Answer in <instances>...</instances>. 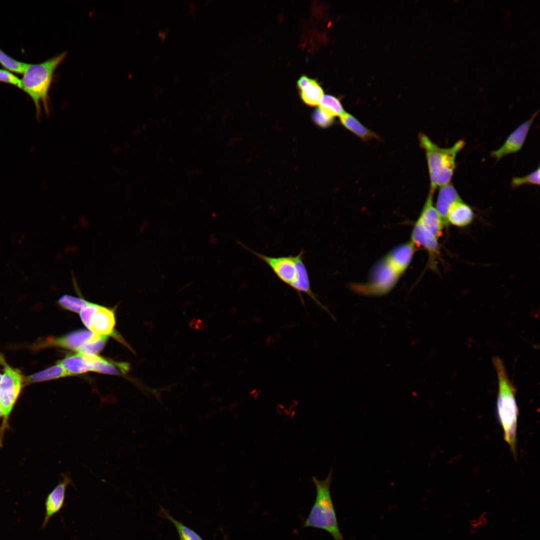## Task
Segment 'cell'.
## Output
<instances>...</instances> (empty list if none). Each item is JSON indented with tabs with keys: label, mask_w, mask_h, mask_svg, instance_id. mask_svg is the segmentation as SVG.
<instances>
[{
	"label": "cell",
	"mask_w": 540,
	"mask_h": 540,
	"mask_svg": "<svg viewBox=\"0 0 540 540\" xmlns=\"http://www.w3.org/2000/svg\"><path fill=\"white\" fill-rule=\"evenodd\" d=\"M0 128L13 140L45 148L56 127L36 122L12 108L0 96Z\"/></svg>",
	"instance_id": "obj_2"
},
{
	"label": "cell",
	"mask_w": 540,
	"mask_h": 540,
	"mask_svg": "<svg viewBox=\"0 0 540 540\" xmlns=\"http://www.w3.org/2000/svg\"><path fill=\"white\" fill-rule=\"evenodd\" d=\"M433 476L429 473V471L425 468L421 471L419 474V483L423 487H430L433 485Z\"/></svg>",
	"instance_id": "obj_5"
},
{
	"label": "cell",
	"mask_w": 540,
	"mask_h": 540,
	"mask_svg": "<svg viewBox=\"0 0 540 540\" xmlns=\"http://www.w3.org/2000/svg\"><path fill=\"white\" fill-rule=\"evenodd\" d=\"M478 487L483 493L493 500L497 501L499 504L507 508L509 511H511L513 514H515L519 519L526 522L529 526H531L539 535H540V513L532 511L530 509L517 506L514 503L508 502L502 498H500L498 495L494 494L492 491L488 490L486 487L482 486L481 484H478Z\"/></svg>",
	"instance_id": "obj_4"
},
{
	"label": "cell",
	"mask_w": 540,
	"mask_h": 540,
	"mask_svg": "<svg viewBox=\"0 0 540 540\" xmlns=\"http://www.w3.org/2000/svg\"><path fill=\"white\" fill-rule=\"evenodd\" d=\"M0 164L24 169L41 177L42 159L13 139L0 138Z\"/></svg>",
	"instance_id": "obj_3"
},
{
	"label": "cell",
	"mask_w": 540,
	"mask_h": 540,
	"mask_svg": "<svg viewBox=\"0 0 540 540\" xmlns=\"http://www.w3.org/2000/svg\"><path fill=\"white\" fill-rule=\"evenodd\" d=\"M133 107L131 103L125 104L79 127H56L45 147L41 178L66 202L74 235L81 232L83 210L91 225H97V185L107 147Z\"/></svg>",
	"instance_id": "obj_1"
}]
</instances>
